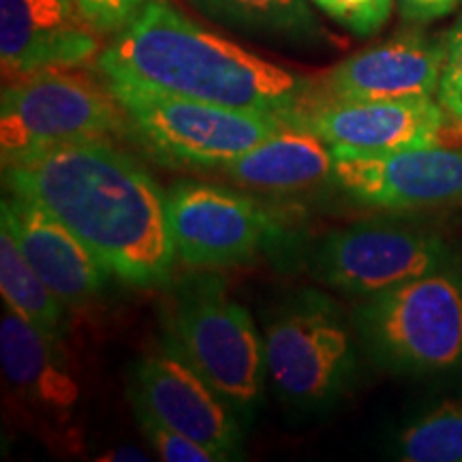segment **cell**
<instances>
[{"instance_id":"1","label":"cell","mask_w":462,"mask_h":462,"mask_svg":"<svg viewBox=\"0 0 462 462\" xmlns=\"http://www.w3.org/2000/svg\"><path fill=\"white\" fill-rule=\"evenodd\" d=\"M3 180L65 223L116 279L137 289L170 282L176 248L165 193L114 140L37 150L5 163Z\"/></svg>"},{"instance_id":"2","label":"cell","mask_w":462,"mask_h":462,"mask_svg":"<svg viewBox=\"0 0 462 462\" xmlns=\"http://www.w3.org/2000/svg\"><path fill=\"white\" fill-rule=\"evenodd\" d=\"M101 78L133 79L217 106L302 123L317 84L190 20L165 0H148L97 56Z\"/></svg>"},{"instance_id":"3","label":"cell","mask_w":462,"mask_h":462,"mask_svg":"<svg viewBox=\"0 0 462 462\" xmlns=\"http://www.w3.org/2000/svg\"><path fill=\"white\" fill-rule=\"evenodd\" d=\"M161 326L163 351L198 373L242 424L255 418L268 377L263 338L217 276L182 281L167 300Z\"/></svg>"},{"instance_id":"4","label":"cell","mask_w":462,"mask_h":462,"mask_svg":"<svg viewBox=\"0 0 462 462\" xmlns=\"http://www.w3.org/2000/svg\"><path fill=\"white\" fill-rule=\"evenodd\" d=\"M351 321L364 351L383 371L424 377L462 368V276L456 265L364 298Z\"/></svg>"},{"instance_id":"5","label":"cell","mask_w":462,"mask_h":462,"mask_svg":"<svg viewBox=\"0 0 462 462\" xmlns=\"http://www.w3.org/2000/svg\"><path fill=\"white\" fill-rule=\"evenodd\" d=\"M103 79L137 140L161 163L178 170L221 171L287 125L276 116L189 99L133 79Z\"/></svg>"},{"instance_id":"6","label":"cell","mask_w":462,"mask_h":462,"mask_svg":"<svg viewBox=\"0 0 462 462\" xmlns=\"http://www.w3.org/2000/svg\"><path fill=\"white\" fill-rule=\"evenodd\" d=\"M354 321L315 289L289 296L265 323V373L281 401L300 411L332 407L357 371Z\"/></svg>"},{"instance_id":"7","label":"cell","mask_w":462,"mask_h":462,"mask_svg":"<svg viewBox=\"0 0 462 462\" xmlns=\"http://www.w3.org/2000/svg\"><path fill=\"white\" fill-rule=\"evenodd\" d=\"M129 129L106 79L69 69H45L9 79L0 99L3 165L37 150L84 140H116Z\"/></svg>"},{"instance_id":"8","label":"cell","mask_w":462,"mask_h":462,"mask_svg":"<svg viewBox=\"0 0 462 462\" xmlns=\"http://www.w3.org/2000/svg\"><path fill=\"white\" fill-rule=\"evenodd\" d=\"M454 265V248L439 234L396 221H362L328 234L315 248L310 273L323 285L364 300Z\"/></svg>"},{"instance_id":"9","label":"cell","mask_w":462,"mask_h":462,"mask_svg":"<svg viewBox=\"0 0 462 462\" xmlns=\"http://www.w3.org/2000/svg\"><path fill=\"white\" fill-rule=\"evenodd\" d=\"M165 210L176 257L198 268L245 263L281 234L262 201L223 184L176 182L165 190Z\"/></svg>"},{"instance_id":"10","label":"cell","mask_w":462,"mask_h":462,"mask_svg":"<svg viewBox=\"0 0 462 462\" xmlns=\"http://www.w3.org/2000/svg\"><path fill=\"white\" fill-rule=\"evenodd\" d=\"M332 150L334 184L356 204L392 212L462 204V148Z\"/></svg>"},{"instance_id":"11","label":"cell","mask_w":462,"mask_h":462,"mask_svg":"<svg viewBox=\"0 0 462 462\" xmlns=\"http://www.w3.org/2000/svg\"><path fill=\"white\" fill-rule=\"evenodd\" d=\"M129 398L170 429L212 449L223 462L245 452V424L238 415L198 373L167 351L142 357L133 366Z\"/></svg>"},{"instance_id":"12","label":"cell","mask_w":462,"mask_h":462,"mask_svg":"<svg viewBox=\"0 0 462 462\" xmlns=\"http://www.w3.org/2000/svg\"><path fill=\"white\" fill-rule=\"evenodd\" d=\"M304 125L330 143L357 152L448 146L454 118L432 97L388 101H315Z\"/></svg>"},{"instance_id":"13","label":"cell","mask_w":462,"mask_h":462,"mask_svg":"<svg viewBox=\"0 0 462 462\" xmlns=\"http://www.w3.org/2000/svg\"><path fill=\"white\" fill-rule=\"evenodd\" d=\"M446 42L404 32L345 58L317 82L315 101H388L435 97Z\"/></svg>"},{"instance_id":"14","label":"cell","mask_w":462,"mask_h":462,"mask_svg":"<svg viewBox=\"0 0 462 462\" xmlns=\"http://www.w3.org/2000/svg\"><path fill=\"white\" fill-rule=\"evenodd\" d=\"M99 34L69 0H0L5 79L84 65L101 54Z\"/></svg>"},{"instance_id":"15","label":"cell","mask_w":462,"mask_h":462,"mask_svg":"<svg viewBox=\"0 0 462 462\" xmlns=\"http://www.w3.org/2000/svg\"><path fill=\"white\" fill-rule=\"evenodd\" d=\"M0 225L45 285L65 306H82L99 296L112 273L65 223L37 201L11 193L0 201Z\"/></svg>"},{"instance_id":"16","label":"cell","mask_w":462,"mask_h":462,"mask_svg":"<svg viewBox=\"0 0 462 462\" xmlns=\"http://www.w3.org/2000/svg\"><path fill=\"white\" fill-rule=\"evenodd\" d=\"M221 173L240 189L273 195L300 193L334 180V150L302 123H287Z\"/></svg>"},{"instance_id":"17","label":"cell","mask_w":462,"mask_h":462,"mask_svg":"<svg viewBox=\"0 0 462 462\" xmlns=\"http://www.w3.org/2000/svg\"><path fill=\"white\" fill-rule=\"evenodd\" d=\"M0 362L15 394L32 407L65 418L78 402V381L62 360L60 345L9 306L0 319Z\"/></svg>"},{"instance_id":"18","label":"cell","mask_w":462,"mask_h":462,"mask_svg":"<svg viewBox=\"0 0 462 462\" xmlns=\"http://www.w3.org/2000/svg\"><path fill=\"white\" fill-rule=\"evenodd\" d=\"M212 20L257 37L321 43L328 37L306 0H193Z\"/></svg>"},{"instance_id":"19","label":"cell","mask_w":462,"mask_h":462,"mask_svg":"<svg viewBox=\"0 0 462 462\" xmlns=\"http://www.w3.org/2000/svg\"><path fill=\"white\" fill-rule=\"evenodd\" d=\"M0 289L9 309L37 326L54 343H62L65 304L45 285L5 225H0Z\"/></svg>"},{"instance_id":"20","label":"cell","mask_w":462,"mask_h":462,"mask_svg":"<svg viewBox=\"0 0 462 462\" xmlns=\"http://www.w3.org/2000/svg\"><path fill=\"white\" fill-rule=\"evenodd\" d=\"M394 454L404 462H462V401H446L396 437Z\"/></svg>"},{"instance_id":"21","label":"cell","mask_w":462,"mask_h":462,"mask_svg":"<svg viewBox=\"0 0 462 462\" xmlns=\"http://www.w3.org/2000/svg\"><path fill=\"white\" fill-rule=\"evenodd\" d=\"M133 411H135L137 424L150 443V448L159 454L161 460L165 462H223L221 456L208 449L201 443L193 441L182 432L170 429L163 421L154 418L152 413H148L146 409L135 407L131 404Z\"/></svg>"},{"instance_id":"22","label":"cell","mask_w":462,"mask_h":462,"mask_svg":"<svg viewBox=\"0 0 462 462\" xmlns=\"http://www.w3.org/2000/svg\"><path fill=\"white\" fill-rule=\"evenodd\" d=\"M346 31L368 37L385 26L394 0H310Z\"/></svg>"},{"instance_id":"23","label":"cell","mask_w":462,"mask_h":462,"mask_svg":"<svg viewBox=\"0 0 462 462\" xmlns=\"http://www.w3.org/2000/svg\"><path fill=\"white\" fill-rule=\"evenodd\" d=\"M443 42H446V60L439 79L437 101L452 118L462 123V17Z\"/></svg>"},{"instance_id":"24","label":"cell","mask_w":462,"mask_h":462,"mask_svg":"<svg viewBox=\"0 0 462 462\" xmlns=\"http://www.w3.org/2000/svg\"><path fill=\"white\" fill-rule=\"evenodd\" d=\"M101 34L118 32L140 14L148 0H69Z\"/></svg>"},{"instance_id":"25","label":"cell","mask_w":462,"mask_h":462,"mask_svg":"<svg viewBox=\"0 0 462 462\" xmlns=\"http://www.w3.org/2000/svg\"><path fill=\"white\" fill-rule=\"evenodd\" d=\"M394 3L402 20L424 24V22L452 14L460 7L462 0H394Z\"/></svg>"},{"instance_id":"26","label":"cell","mask_w":462,"mask_h":462,"mask_svg":"<svg viewBox=\"0 0 462 462\" xmlns=\"http://www.w3.org/2000/svg\"><path fill=\"white\" fill-rule=\"evenodd\" d=\"M107 460H148V456L140 449H123V452H114L107 456Z\"/></svg>"}]
</instances>
